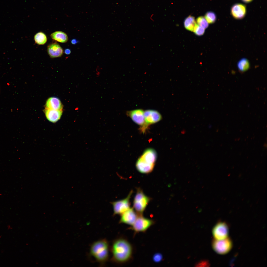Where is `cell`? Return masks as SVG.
Returning <instances> with one entry per match:
<instances>
[{"instance_id":"obj_11","label":"cell","mask_w":267,"mask_h":267,"mask_svg":"<svg viewBox=\"0 0 267 267\" xmlns=\"http://www.w3.org/2000/svg\"><path fill=\"white\" fill-rule=\"evenodd\" d=\"M48 53L51 58L61 57L63 53V50L60 45L56 42L49 44L47 47Z\"/></svg>"},{"instance_id":"obj_6","label":"cell","mask_w":267,"mask_h":267,"mask_svg":"<svg viewBox=\"0 0 267 267\" xmlns=\"http://www.w3.org/2000/svg\"><path fill=\"white\" fill-rule=\"evenodd\" d=\"M133 193L131 190L125 199L111 202L113 207V215H121L130 208V199Z\"/></svg>"},{"instance_id":"obj_15","label":"cell","mask_w":267,"mask_h":267,"mask_svg":"<svg viewBox=\"0 0 267 267\" xmlns=\"http://www.w3.org/2000/svg\"><path fill=\"white\" fill-rule=\"evenodd\" d=\"M157 156L156 151L153 149L150 148L145 151L140 157L149 163L155 164Z\"/></svg>"},{"instance_id":"obj_8","label":"cell","mask_w":267,"mask_h":267,"mask_svg":"<svg viewBox=\"0 0 267 267\" xmlns=\"http://www.w3.org/2000/svg\"><path fill=\"white\" fill-rule=\"evenodd\" d=\"M144 115L145 123L142 127V130L150 124L154 123L160 121L162 116L157 111L152 110H148L144 111Z\"/></svg>"},{"instance_id":"obj_9","label":"cell","mask_w":267,"mask_h":267,"mask_svg":"<svg viewBox=\"0 0 267 267\" xmlns=\"http://www.w3.org/2000/svg\"><path fill=\"white\" fill-rule=\"evenodd\" d=\"M138 215L133 208H130L121 215L119 223L131 226L134 222Z\"/></svg>"},{"instance_id":"obj_25","label":"cell","mask_w":267,"mask_h":267,"mask_svg":"<svg viewBox=\"0 0 267 267\" xmlns=\"http://www.w3.org/2000/svg\"><path fill=\"white\" fill-rule=\"evenodd\" d=\"M209 263L208 261L203 260L201 261L196 264L197 267H207L209 265Z\"/></svg>"},{"instance_id":"obj_10","label":"cell","mask_w":267,"mask_h":267,"mask_svg":"<svg viewBox=\"0 0 267 267\" xmlns=\"http://www.w3.org/2000/svg\"><path fill=\"white\" fill-rule=\"evenodd\" d=\"M144 113L142 110L137 109L127 111V114L134 122L143 126L145 123Z\"/></svg>"},{"instance_id":"obj_14","label":"cell","mask_w":267,"mask_h":267,"mask_svg":"<svg viewBox=\"0 0 267 267\" xmlns=\"http://www.w3.org/2000/svg\"><path fill=\"white\" fill-rule=\"evenodd\" d=\"M45 117L47 120L52 123H55L60 119L63 113L62 110L45 109L44 110Z\"/></svg>"},{"instance_id":"obj_23","label":"cell","mask_w":267,"mask_h":267,"mask_svg":"<svg viewBox=\"0 0 267 267\" xmlns=\"http://www.w3.org/2000/svg\"><path fill=\"white\" fill-rule=\"evenodd\" d=\"M204 29L196 24L193 31L196 35L199 36H201L204 34L205 31Z\"/></svg>"},{"instance_id":"obj_19","label":"cell","mask_w":267,"mask_h":267,"mask_svg":"<svg viewBox=\"0 0 267 267\" xmlns=\"http://www.w3.org/2000/svg\"><path fill=\"white\" fill-rule=\"evenodd\" d=\"M34 39L35 43L39 45L44 44L47 40L46 35L42 32L37 33L34 36Z\"/></svg>"},{"instance_id":"obj_16","label":"cell","mask_w":267,"mask_h":267,"mask_svg":"<svg viewBox=\"0 0 267 267\" xmlns=\"http://www.w3.org/2000/svg\"><path fill=\"white\" fill-rule=\"evenodd\" d=\"M46 109L54 110H62L63 105L60 100L56 97L49 98L45 104Z\"/></svg>"},{"instance_id":"obj_18","label":"cell","mask_w":267,"mask_h":267,"mask_svg":"<svg viewBox=\"0 0 267 267\" xmlns=\"http://www.w3.org/2000/svg\"><path fill=\"white\" fill-rule=\"evenodd\" d=\"M196 24L194 17L190 15L187 17L184 21V27L187 30L191 31H193Z\"/></svg>"},{"instance_id":"obj_28","label":"cell","mask_w":267,"mask_h":267,"mask_svg":"<svg viewBox=\"0 0 267 267\" xmlns=\"http://www.w3.org/2000/svg\"><path fill=\"white\" fill-rule=\"evenodd\" d=\"M253 0H242L243 2L245 3H249L251 1Z\"/></svg>"},{"instance_id":"obj_12","label":"cell","mask_w":267,"mask_h":267,"mask_svg":"<svg viewBox=\"0 0 267 267\" xmlns=\"http://www.w3.org/2000/svg\"><path fill=\"white\" fill-rule=\"evenodd\" d=\"M246 12L245 6L242 4L237 3L232 7L231 13L232 15L235 18L241 19L245 16Z\"/></svg>"},{"instance_id":"obj_5","label":"cell","mask_w":267,"mask_h":267,"mask_svg":"<svg viewBox=\"0 0 267 267\" xmlns=\"http://www.w3.org/2000/svg\"><path fill=\"white\" fill-rule=\"evenodd\" d=\"M212 246L216 253L224 255L231 250L232 247L233 243L231 239L228 237L221 240L214 239L212 242Z\"/></svg>"},{"instance_id":"obj_4","label":"cell","mask_w":267,"mask_h":267,"mask_svg":"<svg viewBox=\"0 0 267 267\" xmlns=\"http://www.w3.org/2000/svg\"><path fill=\"white\" fill-rule=\"evenodd\" d=\"M155 223L154 220L145 217L143 215H138L134 222L129 229L133 231L134 234L145 232Z\"/></svg>"},{"instance_id":"obj_26","label":"cell","mask_w":267,"mask_h":267,"mask_svg":"<svg viewBox=\"0 0 267 267\" xmlns=\"http://www.w3.org/2000/svg\"><path fill=\"white\" fill-rule=\"evenodd\" d=\"M79 41L76 39H73L71 40V43L73 44H76Z\"/></svg>"},{"instance_id":"obj_27","label":"cell","mask_w":267,"mask_h":267,"mask_svg":"<svg viewBox=\"0 0 267 267\" xmlns=\"http://www.w3.org/2000/svg\"><path fill=\"white\" fill-rule=\"evenodd\" d=\"M64 52L66 54L69 55L71 51L69 49L67 48L65 49Z\"/></svg>"},{"instance_id":"obj_3","label":"cell","mask_w":267,"mask_h":267,"mask_svg":"<svg viewBox=\"0 0 267 267\" xmlns=\"http://www.w3.org/2000/svg\"><path fill=\"white\" fill-rule=\"evenodd\" d=\"M150 200L151 198L145 194L142 189L137 188L133 201V208L138 215H143Z\"/></svg>"},{"instance_id":"obj_2","label":"cell","mask_w":267,"mask_h":267,"mask_svg":"<svg viewBox=\"0 0 267 267\" xmlns=\"http://www.w3.org/2000/svg\"><path fill=\"white\" fill-rule=\"evenodd\" d=\"M110 247L109 243L105 239L99 240L94 242L90 248V255L101 265L108 261Z\"/></svg>"},{"instance_id":"obj_20","label":"cell","mask_w":267,"mask_h":267,"mask_svg":"<svg viewBox=\"0 0 267 267\" xmlns=\"http://www.w3.org/2000/svg\"><path fill=\"white\" fill-rule=\"evenodd\" d=\"M250 67V64L248 60L245 58L241 59L238 62L237 67L239 71L244 72L248 69Z\"/></svg>"},{"instance_id":"obj_21","label":"cell","mask_w":267,"mask_h":267,"mask_svg":"<svg viewBox=\"0 0 267 267\" xmlns=\"http://www.w3.org/2000/svg\"><path fill=\"white\" fill-rule=\"evenodd\" d=\"M205 17L208 23L210 24L215 22L216 19L215 14L211 11L207 12L205 15Z\"/></svg>"},{"instance_id":"obj_22","label":"cell","mask_w":267,"mask_h":267,"mask_svg":"<svg viewBox=\"0 0 267 267\" xmlns=\"http://www.w3.org/2000/svg\"><path fill=\"white\" fill-rule=\"evenodd\" d=\"M198 25L204 29L207 28L208 26V24L205 18L203 17H198L196 19Z\"/></svg>"},{"instance_id":"obj_1","label":"cell","mask_w":267,"mask_h":267,"mask_svg":"<svg viewBox=\"0 0 267 267\" xmlns=\"http://www.w3.org/2000/svg\"><path fill=\"white\" fill-rule=\"evenodd\" d=\"M110 249L112 254L111 261L114 263L123 265L128 263L132 259L133 246L124 237H120L115 239Z\"/></svg>"},{"instance_id":"obj_13","label":"cell","mask_w":267,"mask_h":267,"mask_svg":"<svg viewBox=\"0 0 267 267\" xmlns=\"http://www.w3.org/2000/svg\"><path fill=\"white\" fill-rule=\"evenodd\" d=\"M155 164L149 163L140 157L137 161L136 166L137 170L139 172L143 174H148L151 172L153 170Z\"/></svg>"},{"instance_id":"obj_24","label":"cell","mask_w":267,"mask_h":267,"mask_svg":"<svg viewBox=\"0 0 267 267\" xmlns=\"http://www.w3.org/2000/svg\"><path fill=\"white\" fill-rule=\"evenodd\" d=\"M162 259V255L159 253L155 254L153 257V260L155 262H159L161 261Z\"/></svg>"},{"instance_id":"obj_17","label":"cell","mask_w":267,"mask_h":267,"mask_svg":"<svg viewBox=\"0 0 267 267\" xmlns=\"http://www.w3.org/2000/svg\"><path fill=\"white\" fill-rule=\"evenodd\" d=\"M50 36L53 40L61 43H66L68 40L67 34L61 31H57L53 32L51 34Z\"/></svg>"},{"instance_id":"obj_7","label":"cell","mask_w":267,"mask_h":267,"mask_svg":"<svg viewBox=\"0 0 267 267\" xmlns=\"http://www.w3.org/2000/svg\"><path fill=\"white\" fill-rule=\"evenodd\" d=\"M228 227L227 224L225 222H220L217 223L212 230L215 239L221 240L228 237L229 231Z\"/></svg>"}]
</instances>
